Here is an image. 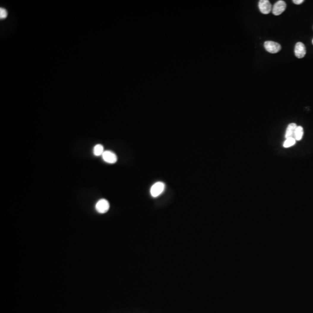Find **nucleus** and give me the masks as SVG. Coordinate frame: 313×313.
Instances as JSON below:
<instances>
[{"mask_svg":"<svg viewBox=\"0 0 313 313\" xmlns=\"http://www.w3.org/2000/svg\"><path fill=\"white\" fill-rule=\"evenodd\" d=\"M8 16V12L4 8H0V18L1 19H5Z\"/></svg>","mask_w":313,"mask_h":313,"instance_id":"12","label":"nucleus"},{"mask_svg":"<svg viewBox=\"0 0 313 313\" xmlns=\"http://www.w3.org/2000/svg\"><path fill=\"white\" fill-rule=\"evenodd\" d=\"M264 47L265 49L271 53H277L281 49V45L273 41H266L264 43Z\"/></svg>","mask_w":313,"mask_h":313,"instance_id":"2","label":"nucleus"},{"mask_svg":"<svg viewBox=\"0 0 313 313\" xmlns=\"http://www.w3.org/2000/svg\"><path fill=\"white\" fill-rule=\"evenodd\" d=\"M312 43H313V40H312Z\"/></svg>","mask_w":313,"mask_h":313,"instance_id":"14","label":"nucleus"},{"mask_svg":"<svg viewBox=\"0 0 313 313\" xmlns=\"http://www.w3.org/2000/svg\"><path fill=\"white\" fill-rule=\"evenodd\" d=\"M296 140L295 139L294 137H291V138H288V139H287L285 140V141L284 142V147L285 148H288L289 147H291L292 146L295 145L296 143Z\"/></svg>","mask_w":313,"mask_h":313,"instance_id":"11","label":"nucleus"},{"mask_svg":"<svg viewBox=\"0 0 313 313\" xmlns=\"http://www.w3.org/2000/svg\"><path fill=\"white\" fill-rule=\"evenodd\" d=\"M165 188V184L161 181H158L154 183L150 189L151 195L156 198L160 195L164 191Z\"/></svg>","mask_w":313,"mask_h":313,"instance_id":"1","label":"nucleus"},{"mask_svg":"<svg viewBox=\"0 0 313 313\" xmlns=\"http://www.w3.org/2000/svg\"><path fill=\"white\" fill-rule=\"evenodd\" d=\"M104 152H105L104 147L102 145L100 144H97L94 146L93 153L95 156H102Z\"/></svg>","mask_w":313,"mask_h":313,"instance_id":"9","label":"nucleus"},{"mask_svg":"<svg viewBox=\"0 0 313 313\" xmlns=\"http://www.w3.org/2000/svg\"><path fill=\"white\" fill-rule=\"evenodd\" d=\"M287 8V4L284 1L279 0L276 2L273 7L272 13L276 16L282 14Z\"/></svg>","mask_w":313,"mask_h":313,"instance_id":"3","label":"nucleus"},{"mask_svg":"<svg viewBox=\"0 0 313 313\" xmlns=\"http://www.w3.org/2000/svg\"><path fill=\"white\" fill-rule=\"evenodd\" d=\"M297 125L295 123H290L287 127L286 132L285 135V137L287 139L294 137V135L297 128Z\"/></svg>","mask_w":313,"mask_h":313,"instance_id":"8","label":"nucleus"},{"mask_svg":"<svg viewBox=\"0 0 313 313\" xmlns=\"http://www.w3.org/2000/svg\"><path fill=\"white\" fill-rule=\"evenodd\" d=\"M95 208L97 212L100 214H105L110 208V204L107 200L100 199L97 202Z\"/></svg>","mask_w":313,"mask_h":313,"instance_id":"4","label":"nucleus"},{"mask_svg":"<svg viewBox=\"0 0 313 313\" xmlns=\"http://www.w3.org/2000/svg\"><path fill=\"white\" fill-rule=\"evenodd\" d=\"M295 55L296 57L301 59L305 56L306 54V49L304 44L302 42H298L295 47Z\"/></svg>","mask_w":313,"mask_h":313,"instance_id":"6","label":"nucleus"},{"mask_svg":"<svg viewBox=\"0 0 313 313\" xmlns=\"http://www.w3.org/2000/svg\"><path fill=\"white\" fill-rule=\"evenodd\" d=\"M102 156L103 159L108 164H115L117 161V156L116 154L111 151H105Z\"/></svg>","mask_w":313,"mask_h":313,"instance_id":"7","label":"nucleus"},{"mask_svg":"<svg viewBox=\"0 0 313 313\" xmlns=\"http://www.w3.org/2000/svg\"><path fill=\"white\" fill-rule=\"evenodd\" d=\"M304 2V0H293V2L296 5H300Z\"/></svg>","mask_w":313,"mask_h":313,"instance_id":"13","label":"nucleus"},{"mask_svg":"<svg viewBox=\"0 0 313 313\" xmlns=\"http://www.w3.org/2000/svg\"><path fill=\"white\" fill-rule=\"evenodd\" d=\"M303 133H304V132H303V127H301V126H298L296 129L295 135H294L295 139L296 140H298V141L301 140L302 139V137H303Z\"/></svg>","mask_w":313,"mask_h":313,"instance_id":"10","label":"nucleus"},{"mask_svg":"<svg viewBox=\"0 0 313 313\" xmlns=\"http://www.w3.org/2000/svg\"><path fill=\"white\" fill-rule=\"evenodd\" d=\"M259 8L263 14H268L272 11L273 7L268 0H260L259 2Z\"/></svg>","mask_w":313,"mask_h":313,"instance_id":"5","label":"nucleus"}]
</instances>
